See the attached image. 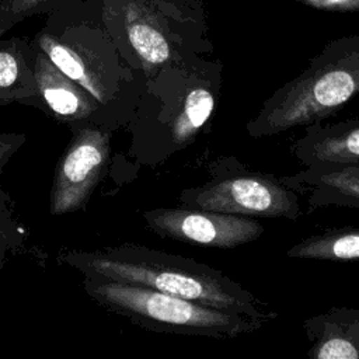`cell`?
Here are the masks:
<instances>
[{"mask_svg":"<svg viewBox=\"0 0 359 359\" xmlns=\"http://www.w3.org/2000/svg\"><path fill=\"white\" fill-rule=\"evenodd\" d=\"M83 287L101 307L157 332L231 339L261 330L266 324L259 318L116 280L84 276Z\"/></svg>","mask_w":359,"mask_h":359,"instance_id":"cell-6","label":"cell"},{"mask_svg":"<svg viewBox=\"0 0 359 359\" xmlns=\"http://www.w3.org/2000/svg\"><path fill=\"white\" fill-rule=\"evenodd\" d=\"M222 83V63L194 56L170 65L146 79L144 91L129 123L132 150L158 146L163 158L192 144L210 121Z\"/></svg>","mask_w":359,"mask_h":359,"instance_id":"cell-4","label":"cell"},{"mask_svg":"<svg viewBox=\"0 0 359 359\" xmlns=\"http://www.w3.org/2000/svg\"><path fill=\"white\" fill-rule=\"evenodd\" d=\"M209 180L180 194L181 206L247 217L297 220L302 215L299 194L282 177L252 171L233 156L209 164Z\"/></svg>","mask_w":359,"mask_h":359,"instance_id":"cell-7","label":"cell"},{"mask_svg":"<svg viewBox=\"0 0 359 359\" xmlns=\"http://www.w3.org/2000/svg\"><path fill=\"white\" fill-rule=\"evenodd\" d=\"M32 42L100 102L111 132L132 121L146 77L123 60L91 0H62Z\"/></svg>","mask_w":359,"mask_h":359,"instance_id":"cell-1","label":"cell"},{"mask_svg":"<svg viewBox=\"0 0 359 359\" xmlns=\"http://www.w3.org/2000/svg\"><path fill=\"white\" fill-rule=\"evenodd\" d=\"M27 230L18 222L13 199L0 187V268L24 247Z\"/></svg>","mask_w":359,"mask_h":359,"instance_id":"cell-16","label":"cell"},{"mask_svg":"<svg viewBox=\"0 0 359 359\" xmlns=\"http://www.w3.org/2000/svg\"><path fill=\"white\" fill-rule=\"evenodd\" d=\"M282 180L299 196H304L310 210L327 206L359 210V163L304 165Z\"/></svg>","mask_w":359,"mask_h":359,"instance_id":"cell-11","label":"cell"},{"mask_svg":"<svg viewBox=\"0 0 359 359\" xmlns=\"http://www.w3.org/2000/svg\"><path fill=\"white\" fill-rule=\"evenodd\" d=\"M57 261L86 278L144 286L266 323L278 317L265 302L220 269L147 245L121 244L95 251L65 250Z\"/></svg>","mask_w":359,"mask_h":359,"instance_id":"cell-2","label":"cell"},{"mask_svg":"<svg viewBox=\"0 0 359 359\" xmlns=\"http://www.w3.org/2000/svg\"><path fill=\"white\" fill-rule=\"evenodd\" d=\"M27 140L25 133L4 132L0 133V172L6 164L13 158V156L24 146Z\"/></svg>","mask_w":359,"mask_h":359,"instance_id":"cell-18","label":"cell"},{"mask_svg":"<svg viewBox=\"0 0 359 359\" xmlns=\"http://www.w3.org/2000/svg\"><path fill=\"white\" fill-rule=\"evenodd\" d=\"M303 330L311 359H359V307H331L307 317Z\"/></svg>","mask_w":359,"mask_h":359,"instance_id":"cell-13","label":"cell"},{"mask_svg":"<svg viewBox=\"0 0 359 359\" xmlns=\"http://www.w3.org/2000/svg\"><path fill=\"white\" fill-rule=\"evenodd\" d=\"M292 156L304 167L320 163H359V119L304 126L290 146Z\"/></svg>","mask_w":359,"mask_h":359,"instance_id":"cell-12","label":"cell"},{"mask_svg":"<svg viewBox=\"0 0 359 359\" xmlns=\"http://www.w3.org/2000/svg\"><path fill=\"white\" fill-rule=\"evenodd\" d=\"M123 60L146 79L213 50L203 0H91Z\"/></svg>","mask_w":359,"mask_h":359,"instance_id":"cell-3","label":"cell"},{"mask_svg":"<svg viewBox=\"0 0 359 359\" xmlns=\"http://www.w3.org/2000/svg\"><path fill=\"white\" fill-rule=\"evenodd\" d=\"M297 3L331 13H355L359 11V0H296Z\"/></svg>","mask_w":359,"mask_h":359,"instance_id":"cell-19","label":"cell"},{"mask_svg":"<svg viewBox=\"0 0 359 359\" xmlns=\"http://www.w3.org/2000/svg\"><path fill=\"white\" fill-rule=\"evenodd\" d=\"M147 227L163 238L230 250L258 240L265 227L255 219L196 208H158L143 212Z\"/></svg>","mask_w":359,"mask_h":359,"instance_id":"cell-9","label":"cell"},{"mask_svg":"<svg viewBox=\"0 0 359 359\" xmlns=\"http://www.w3.org/2000/svg\"><path fill=\"white\" fill-rule=\"evenodd\" d=\"M359 94V35L332 39L307 67L268 97L247 125L254 137L327 121Z\"/></svg>","mask_w":359,"mask_h":359,"instance_id":"cell-5","label":"cell"},{"mask_svg":"<svg viewBox=\"0 0 359 359\" xmlns=\"http://www.w3.org/2000/svg\"><path fill=\"white\" fill-rule=\"evenodd\" d=\"M35 77L42 101V112L69 125L91 123L109 130L100 102L86 88L57 69L36 46Z\"/></svg>","mask_w":359,"mask_h":359,"instance_id":"cell-10","label":"cell"},{"mask_svg":"<svg viewBox=\"0 0 359 359\" xmlns=\"http://www.w3.org/2000/svg\"><path fill=\"white\" fill-rule=\"evenodd\" d=\"M73 136L53 177L50 213L55 216L83 209L107 170L111 133L91 123L70 125Z\"/></svg>","mask_w":359,"mask_h":359,"instance_id":"cell-8","label":"cell"},{"mask_svg":"<svg viewBox=\"0 0 359 359\" xmlns=\"http://www.w3.org/2000/svg\"><path fill=\"white\" fill-rule=\"evenodd\" d=\"M286 257L334 262L359 261V227L328 229L309 236L293 244Z\"/></svg>","mask_w":359,"mask_h":359,"instance_id":"cell-15","label":"cell"},{"mask_svg":"<svg viewBox=\"0 0 359 359\" xmlns=\"http://www.w3.org/2000/svg\"><path fill=\"white\" fill-rule=\"evenodd\" d=\"M13 102L42 109L32 39L0 36V107Z\"/></svg>","mask_w":359,"mask_h":359,"instance_id":"cell-14","label":"cell"},{"mask_svg":"<svg viewBox=\"0 0 359 359\" xmlns=\"http://www.w3.org/2000/svg\"><path fill=\"white\" fill-rule=\"evenodd\" d=\"M60 1L62 0H0V36L29 17L45 15Z\"/></svg>","mask_w":359,"mask_h":359,"instance_id":"cell-17","label":"cell"}]
</instances>
